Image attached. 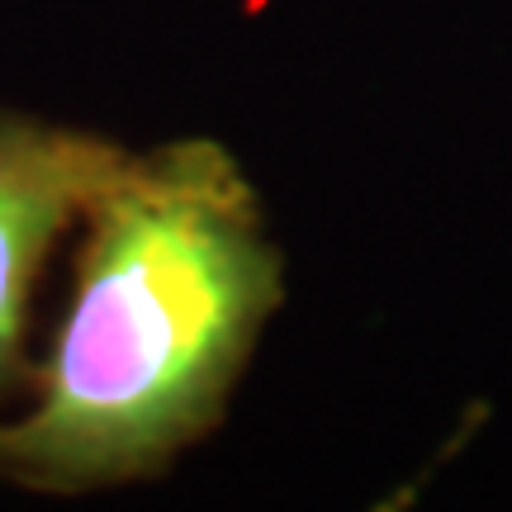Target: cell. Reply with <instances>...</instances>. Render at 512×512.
<instances>
[{
	"label": "cell",
	"instance_id": "1",
	"mask_svg": "<svg viewBox=\"0 0 512 512\" xmlns=\"http://www.w3.org/2000/svg\"><path fill=\"white\" fill-rule=\"evenodd\" d=\"M76 290L34 403L0 422V484L86 498L162 479L214 437L285 304L261 190L219 138L128 152L86 209Z\"/></svg>",
	"mask_w": 512,
	"mask_h": 512
},
{
	"label": "cell",
	"instance_id": "2",
	"mask_svg": "<svg viewBox=\"0 0 512 512\" xmlns=\"http://www.w3.org/2000/svg\"><path fill=\"white\" fill-rule=\"evenodd\" d=\"M124 157L128 147L95 128L0 110V399L34 384L24 361L34 285Z\"/></svg>",
	"mask_w": 512,
	"mask_h": 512
}]
</instances>
